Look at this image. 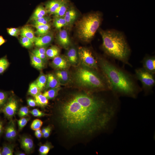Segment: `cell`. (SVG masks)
<instances>
[{
    "label": "cell",
    "instance_id": "cell-1",
    "mask_svg": "<svg viewBox=\"0 0 155 155\" xmlns=\"http://www.w3.org/2000/svg\"><path fill=\"white\" fill-rule=\"evenodd\" d=\"M115 96L106 99L92 92L72 94L57 107L59 124L72 136H91L106 131L118 110Z\"/></svg>",
    "mask_w": 155,
    "mask_h": 155
},
{
    "label": "cell",
    "instance_id": "cell-2",
    "mask_svg": "<svg viewBox=\"0 0 155 155\" xmlns=\"http://www.w3.org/2000/svg\"><path fill=\"white\" fill-rule=\"evenodd\" d=\"M99 61L111 91L117 96L136 98L139 90L129 74L105 59H100Z\"/></svg>",
    "mask_w": 155,
    "mask_h": 155
},
{
    "label": "cell",
    "instance_id": "cell-3",
    "mask_svg": "<svg viewBox=\"0 0 155 155\" xmlns=\"http://www.w3.org/2000/svg\"><path fill=\"white\" fill-rule=\"evenodd\" d=\"M99 31L105 53L113 58L128 63L131 51L124 34L114 29H100Z\"/></svg>",
    "mask_w": 155,
    "mask_h": 155
},
{
    "label": "cell",
    "instance_id": "cell-4",
    "mask_svg": "<svg viewBox=\"0 0 155 155\" xmlns=\"http://www.w3.org/2000/svg\"><path fill=\"white\" fill-rule=\"evenodd\" d=\"M102 20V14L98 12L91 13L83 16L76 24L78 38L85 42L91 40L99 28Z\"/></svg>",
    "mask_w": 155,
    "mask_h": 155
},
{
    "label": "cell",
    "instance_id": "cell-5",
    "mask_svg": "<svg viewBox=\"0 0 155 155\" xmlns=\"http://www.w3.org/2000/svg\"><path fill=\"white\" fill-rule=\"evenodd\" d=\"M75 78L77 83L82 86L95 90H110L106 79H102L92 70L80 68L75 72Z\"/></svg>",
    "mask_w": 155,
    "mask_h": 155
},
{
    "label": "cell",
    "instance_id": "cell-6",
    "mask_svg": "<svg viewBox=\"0 0 155 155\" xmlns=\"http://www.w3.org/2000/svg\"><path fill=\"white\" fill-rule=\"evenodd\" d=\"M135 74L136 78L141 82L145 92L146 93L149 92L155 84L154 74L143 68L136 69Z\"/></svg>",
    "mask_w": 155,
    "mask_h": 155
},
{
    "label": "cell",
    "instance_id": "cell-7",
    "mask_svg": "<svg viewBox=\"0 0 155 155\" xmlns=\"http://www.w3.org/2000/svg\"><path fill=\"white\" fill-rule=\"evenodd\" d=\"M78 54L83 64L89 68L97 69V59L91 50L86 48L80 47L78 48Z\"/></svg>",
    "mask_w": 155,
    "mask_h": 155
},
{
    "label": "cell",
    "instance_id": "cell-8",
    "mask_svg": "<svg viewBox=\"0 0 155 155\" xmlns=\"http://www.w3.org/2000/svg\"><path fill=\"white\" fill-rule=\"evenodd\" d=\"M18 104L17 101L12 96L9 97L4 105L0 110L7 119L11 120L16 114L18 110Z\"/></svg>",
    "mask_w": 155,
    "mask_h": 155
},
{
    "label": "cell",
    "instance_id": "cell-9",
    "mask_svg": "<svg viewBox=\"0 0 155 155\" xmlns=\"http://www.w3.org/2000/svg\"><path fill=\"white\" fill-rule=\"evenodd\" d=\"M53 38V34L50 32L46 34L36 37L34 43L38 47H46L51 43Z\"/></svg>",
    "mask_w": 155,
    "mask_h": 155
},
{
    "label": "cell",
    "instance_id": "cell-10",
    "mask_svg": "<svg viewBox=\"0 0 155 155\" xmlns=\"http://www.w3.org/2000/svg\"><path fill=\"white\" fill-rule=\"evenodd\" d=\"M56 39L58 43L65 49H67L70 45V40L65 29L59 30L56 36Z\"/></svg>",
    "mask_w": 155,
    "mask_h": 155
},
{
    "label": "cell",
    "instance_id": "cell-11",
    "mask_svg": "<svg viewBox=\"0 0 155 155\" xmlns=\"http://www.w3.org/2000/svg\"><path fill=\"white\" fill-rule=\"evenodd\" d=\"M20 142L21 148L26 154L31 153L34 148V144L32 139L28 136L24 135L20 137Z\"/></svg>",
    "mask_w": 155,
    "mask_h": 155
},
{
    "label": "cell",
    "instance_id": "cell-12",
    "mask_svg": "<svg viewBox=\"0 0 155 155\" xmlns=\"http://www.w3.org/2000/svg\"><path fill=\"white\" fill-rule=\"evenodd\" d=\"M69 62L67 57L58 55L53 58L52 64L59 70H66L68 67Z\"/></svg>",
    "mask_w": 155,
    "mask_h": 155
},
{
    "label": "cell",
    "instance_id": "cell-13",
    "mask_svg": "<svg viewBox=\"0 0 155 155\" xmlns=\"http://www.w3.org/2000/svg\"><path fill=\"white\" fill-rule=\"evenodd\" d=\"M63 0H49L44 4L47 13L54 14L63 1Z\"/></svg>",
    "mask_w": 155,
    "mask_h": 155
},
{
    "label": "cell",
    "instance_id": "cell-14",
    "mask_svg": "<svg viewBox=\"0 0 155 155\" xmlns=\"http://www.w3.org/2000/svg\"><path fill=\"white\" fill-rule=\"evenodd\" d=\"M143 68L154 74L155 73V59L154 56H146L143 61Z\"/></svg>",
    "mask_w": 155,
    "mask_h": 155
},
{
    "label": "cell",
    "instance_id": "cell-15",
    "mask_svg": "<svg viewBox=\"0 0 155 155\" xmlns=\"http://www.w3.org/2000/svg\"><path fill=\"white\" fill-rule=\"evenodd\" d=\"M35 32L29 26L26 25L20 29V35L21 36L26 37L29 39L34 43L36 36Z\"/></svg>",
    "mask_w": 155,
    "mask_h": 155
},
{
    "label": "cell",
    "instance_id": "cell-16",
    "mask_svg": "<svg viewBox=\"0 0 155 155\" xmlns=\"http://www.w3.org/2000/svg\"><path fill=\"white\" fill-rule=\"evenodd\" d=\"M47 13L44 7L42 5L40 4L36 8L30 17V20L33 21L46 16Z\"/></svg>",
    "mask_w": 155,
    "mask_h": 155
},
{
    "label": "cell",
    "instance_id": "cell-17",
    "mask_svg": "<svg viewBox=\"0 0 155 155\" xmlns=\"http://www.w3.org/2000/svg\"><path fill=\"white\" fill-rule=\"evenodd\" d=\"M77 16V12L75 9L73 7H69L63 16L67 25L72 24L75 21Z\"/></svg>",
    "mask_w": 155,
    "mask_h": 155
},
{
    "label": "cell",
    "instance_id": "cell-18",
    "mask_svg": "<svg viewBox=\"0 0 155 155\" xmlns=\"http://www.w3.org/2000/svg\"><path fill=\"white\" fill-rule=\"evenodd\" d=\"M47 77L45 89L47 90L60 86V84L55 75L52 74H49Z\"/></svg>",
    "mask_w": 155,
    "mask_h": 155
},
{
    "label": "cell",
    "instance_id": "cell-19",
    "mask_svg": "<svg viewBox=\"0 0 155 155\" xmlns=\"http://www.w3.org/2000/svg\"><path fill=\"white\" fill-rule=\"evenodd\" d=\"M69 0H63L60 6L53 14L54 17H63L69 7Z\"/></svg>",
    "mask_w": 155,
    "mask_h": 155
},
{
    "label": "cell",
    "instance_id": "cell-20",
    "mask_svg": "<svg viewBox=\"0 0 155 155\" xmlns=\"http://www.w3.org/2000/svg\"><path fill=\"white\" fill-rule=\"evenodd\" d=\"M55 76L60 84H64L68 82L69 80L68 72L65 70H59L57 71Z\"/></svg>",
    "mask_w": 155,
    "mask_h": 155
},
{
    "label": "cell",
    "instance_id": "cell-21",
    "mask_svg": "<svg viewBox=\"0 0 155 155\" xmlns=\"http://www.w3.org/2000/svg\"><path fill=\"white\" fill-rule=\"evenodd\" d=\"M67 57L70 63L73 65H76L78 62V55L76 50L74 48H70L68 51Z\"/></svg>",
    "mask_w": 155,
    "mask_h": 155
},
{
    "label": "cell",
    "instance_id": "cell-22",
    "mask_svg": "<svg viewBox=\"0 0 155 155\" xmlns=\"http://www.w3.org/2000/svg\"><path fill=\"white\" fill-rule=\"evenodd\" d=\"M34 26L36 29L35 34L40 36L46 34L50 32L51 25L49 23L46 25H34Z\"/></svg>",
    "mask_w": 155,
    "mask_h": 155
},
{
    "label": "cell",
    "instance_id": "cell-23",
    "mask_svg": "<svg viewBox=\"0 0 155 155\" xmlns=\"http://www.w3.org/2000/svg\"><path fill=\"white\" fill-rule=\"evenodd\" d=\"M31 64L36 69L38 70L42 69L44 66L43 61L32 53L30 55Z\"/></svg>",
    "mask_w": 155,
    "mask_h": 155
},
{
    "label": "cell",
    "instance_id": "cell-24",
    "mask_svg": "<svg viewBox=\"0 0 155 155\" xmlns=\"http://www.w3.org/2000/svg\"><path fill=\"white\" fill-rule=\"evenodd\" d=\"M36 105L43 107L48 103V99L40 92L34 97Z\"/></svg>",
    "mask_w": 155,
    "mask_h": 155
},
{
    "label": "cell",
    "instance_id": "cell-25",
    "mask_svg": "<svg viewBox=\"0 0 155 155\" xmlns=\"http://www.w3.org/2000/svg\"><path fill=\"white\" fill-rule=\"evenodd\" d=\"M61 88L60 86L49 89L45 91L43 95L48 99H53L55 98L58 94Z\"/></svg>",
    "mask_w": 155,
    "mask_h": 155
},
{
    "label": "cell",
    "instance_id": "cell-26",
    "mask_svg": "<svg viewBox=\"0 0 155 155\" xmlns=\"http://www.w3.org/2000/svg\"><path fill=\"white\" fill-rule=\"evenodd\" d=\"M60 52V49L58 47L53 46L46 49V55L47 58L53 59L59 55Z\"/></svg>",
    "mask_w": 155,
    "mask_h": 155
},
{
    "label": "cell",
    "instance_id": "cell-27",
    "mask_svg": "<svg viewBox=\"0 0 155 155\" xmlns=\"http://www.w3.org/2000/svg\"><path fill=\"white\" fill-rule=\"evenodd\" d=\"M47 78V76L42 73L35 81L40 92L45 89Z\"/></svg>",
    "mask_w": 155,
    "mask_h": 155
},
{
    "label": "cell",
    "instance_id": "cell-28",
    "mask_svg": "<svg viewBox=\"0 0 155 155\" xmlns=\"http://www.w3.org/2000/svg\"><path fill=\"white\" fill-rule=\"evenodd\" d=\"M53 25L56 29L59 30L63 27L67 26V24L64 17H54Z\"/></svg>",
    "mask_w": 155,
    "mask_h": 155
},
{
    "label": "cell",
    "instance_id": "cell-29",
    "mask_svg": "<svg viewBox=\"0 0 155 155\" xmlns=\"http://www.w3.org/2000/svg\"><path fill=\"white\" fill-rule=\"evenodd\" d=\"M53 147L50 142H47L44 144H40L38 150L39 154L41 155H46Z\"/></svg>",
    "mask_w": 155,
    "mask_h": 155
},
{
    "label": "cell",
    "instance_id": "cell-30",
    "mask_svg": "<svg viewBox=\"0 0 155 155\" xmlns=\"http://www.w3.org/2000/svg\"><path fill=\"white\" fill-rule=\"evenodd\" d=\"M14 146L13 144H3L1 150L2 155H12Z\"/></svg>",
    "mask_w": 155,
    "mask_h": 155
},
{
    "label": "cell",
    "instance_id": "cell-31",
    "mask_svg": "<svg viewBox=\"0 0 155 155\" xmlns=\"http://www.w3.org/2000/svg\"><path fill=\"white\" fill-rule=\"evenodd\" d=\"M51 19L49 16H46L32 21L34 26L46 25L49 23Z\"/></svg>",
    "mask_w": 155,
    "mask_h": 155
},
{
    "label": "cell",
    "instance_id": "cell-32",
    "mask_svg": "<svg viewBox=\"0 0 155 155\" xmlns=\"http://www.w3.org/2000/svg\"><path fill=\"white\" fill-rule=\"evenodd\" d=\"M9 64L6 56L0 58V75L4 72L8 68Z\"/></svg>",
    "mask_w": 155,
    "mask_h": 155
},
{
    "label": "cell",
    "instance_id": "cell-33",
    "mask_svg": "<svg viewBox=\"0 0 155 155\" xmlns=\"http://www.w3.org/2000/svg\"><path fill=\"white\" fill-rule=\"evenodd\" d=\"M40 91L35 82L31 83L29 86L28 91L29 95L34 97Z\"/></svg>",
    "mask_w": 155,
    "mask_h": 155
},
{
    "label": "cell",
    "instance_id": "cell-34",
    "mask_svg": "<svg viewBox=\"0 0 155 155\" xmlns=\"http://www.w3.org/2000/svg\"><path fill=\"white\" fill-rule=\"evenodd\" d=\"M19 40L21 45L26 48H30L33 46V43L29 39L26 37L21 36Z\"/></svg>",
    "mask_w": 155,
    "mask_h": 155
},
{
    "label": "cell",
    "instance_id": "cell-35",
    "mask_svg": "<svg viewBox=\"0 0 155 155\" xmlns=\"http://www.w3.org/2000/svg\"><path fill=\"white\" fill-rule=\"evenodd\" d=\"M8 98V93L7 92L0 90V110L6 103Z\"/></svg>",
    "mask_w": 155,
    "mask_h": 155
},
{
    "label": "cell",
    "instance_id": "cell-36",
    "mask_svg": "<svg viewBox=\"0 0 155 155\" xmlns=\"http://www.w3.org/2000/svg\"><path fill=\"white\" fill-rule=\"evenodd\" d=\"M10 128V130L11 136L12 140H14L17 136V132L15 128L14 122L12 120H10L8 123Z\"/></svg>",
    "mask_w": 155,
    "mask_h": 155
},
{
    "label": "cell",
    "instance_id": "cell-37",
    "mask_svg": "<svg viewBox=\"0 0 155 155\" xmlns=\"http://www.w3.org/2000/svg\"><path fill=\"white\" fill-rule=\"evenodd\" d=\"M30 119L29 117H24L17 120L19 130H21L26 126Z\"/></svg>",
    "mask_w": 155,
    "mask_h": 155
},
{
    "label": "cell",
    "instance_id": "cell-38",
    "mask_svg": "<svg viewBox=\"0 0 155 155\" xmlns=\"http://www.w3.org/2000/svg\"><path fill=\"white\" fill-rule=\"evenodd\" d=\"M6 30L7 33L10 36L17 37L20 34V29L18 28H7Z\"/></svg>",
    "mask_w": 155,
    "mask_h": 155
},
{
    "label": "cell",
    "instance_id": "cell-39",
    "mask_svg": "<svg viewBox=\"0 0 155 155\" xmlns=\"http://www.w3.org/2000/svg\"><path fill=\"white\" fill-rule=\"evenodd\" d=\"M43 122L40 120L36 119L34 120L31 125V129L34 130H36L40 129L42 125Z\"/></svg>",
    "mask_w": 155,
    "mask_h": 155
},
{
    "label": "cell",
    "instance_id": "cell-40",
    "mask_svg": "<svg viewBox=\"0 0 155 155\" xmlns=\"http://www.w3.org/2000/svg\"><path fill=\"white\" fill-rule=\"evenodd\" d=\"M29 113L28 108L27 106L21 107L18 111V114L19 117L22 118L27 116Z\"/></svg>",
    "mask_w": 155,
    "mask_h": 155
},
{
    "label": "cell",
    "instance_id": "cell-41",
    "mask_svg": "<svg viewBox=\"0 0 155 155\" xmlns=\"http://www.w3.org/2000/svg\"><path fill=\"white\" fill-rule=\"evenodd\" d=\"M29 113L34 116L37 117H43L48 115L38 109H34L29 111Z\"/></svg>",
    "mask_w": 155,
    "mask_h": 155
},
{
    "label": "cell",
    "instance_id": "cell-42",
    "mask_svg": "<svg viewBox=\"0 0 155 155\" xmlns=\"http://www.w3.org/2000/svg\"><path fill=\"white\" fill-rule=\"evenodd\" d=\"M46 47H38L34 49L32 53L34 54H46Z\"/></svg>",
    "mask_w": 155,
    "mask_h": 155
},
{
    "label": "cell",
    "instance_id": "cell-43",
    "mask_svg": "<svg viewBox=\"0 0 155 155\" xmlns=\"http://www.w3.org/2000/svg\"><path fill=\"white\" fill-rule=\"evenodd\" d=\"M27 102L28 105L30 107H34L37 105L34 99L31 98L28 99Z\"/></svg>",
    "mask_w": 155,
    "mask_h": 155
},
{
    "label": "cell",
    "instance_id": "cell-44",
    "mask_svg": "<svg viewBox=\"0 0 155 155\" xmlns=\"http://www.w3.org/2000/svg\"><path fill=\"white\" fill-rule=\"evenodd\" d=\"M35 135L37 138H40L43 136L41 130L40 129L35 130Z\"/></svg>",
    "mask_w": 155,
    "mask_h": 155
},
{
    "label": "cell",
    "instance_id": "cell-45",
    "mask_svg": "<svg viewBox=\"0 0 155 155\" xmlns=\"http://www.w3.org/2000/svg\"><path fill=\"white\" fill-rule=\"evenodd\" d=\"M34 55L42 60L43 61H45L47 58L46 54H36Z\"/></svg>",
    "mask_w": 155,
    "mask_h": 155
},
{
    "label": "cell",
    "instance_id": "cell-46",
    "mask_svg": "<svg viewBox=\"0 0 155 155\" xmlns=\"http://www.w3.org/2000/svg\"><path fill=\"white\" fill-rule=\"evenodd\" d=\"M3 125V121L0 118V137L4 132Z\"/></svg>",
    "mask_w": 155,
    "mask_h": 155
},
{
    "label": "cell",
    "instance_id": "cell-47",
    "mask_svg": "<svg viewBox=\"0 0 155 155\" xmlns=\"http://www.w3.org/2000/svg\"><path fill=\"white\" fill-rule=\"evenodd\" d=\"M51 131V127L49 129L43 134V136L45 138L48 137L50 135Z\"/></svg>",
    "mask_w": 155,
    "mask_h": 155
},
{
    "label": "cell",
    "instance_id": "cell-48",
    "mask_svg": "<svg viewBox=\"0 0 155 155\" xmlns=\"http://www.w3.org/2000/svg\"><path fill=\"white\" fill-rule=\"evenodd\" d=\"M7 40L5 39L2 35H0V46L5 43Z\"/></svg>",
    "mask_w": 155,
    "mask_h": 155
},
{
    "label": "cell",
    "instance_id": "cell-49",
    "mask_svg": "<svg viewBox=\"0 0 155 155\" xmlns=\"http://www.w3.org/2000/svg\"><path fill=\"white\" fill-rule=\"evenodd\" d=\"M51 127L48 126L46 127L43 128L42 130L41 131L42 134L47 131Z\"/></svg>",
    "mask_w": 155,
    "mask_h": 155
},
{
    "label": "cell",
    "instance_id": "cell-50",
    "mask_svg": "<svg viewBox=\"0 0 155 155\" xmlns=\"http://www.w3.org/2000/svg\"><path fill=\"white\" fill-rule=\"evenodd\" d=\"M16 155H25L26 154H25L24 153L21 152H16L15 153Z\"/></svg>",
    "mask_w": 155,
    "mask_h": 155
},
{
    "label": "cell",
    "instance_id": "cell-51",
    "mask_svg": "<svg viewBox=\"0 0 155 155\" xmlns=\"http://www.w3.org/2000/svg\"><path fill=\"white\" fill-rule=\"evenodd\" d=\"M1 150H2L1 149H0V155H2Z\"/></svg>",
    "mask_w": 155,
    "mask_h": 155
}]
</instances>
